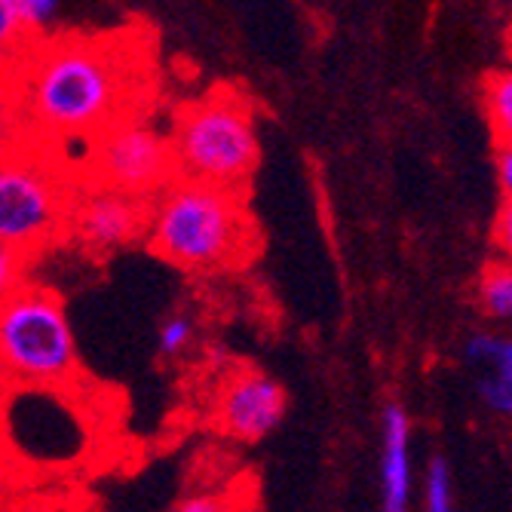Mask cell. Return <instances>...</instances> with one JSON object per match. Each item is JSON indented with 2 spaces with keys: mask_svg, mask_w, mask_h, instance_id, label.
I'll return each mask as SVG.
<instances>
[{
  "mask_svg": "<svg viewBox=\"0 0 512 512\" xmlns=\"http://www.w3.org/2000/svg\"><path fill=\"white\" fill-rule=\"evenodd\" d=\"M169 142L175 178L234 194H246L261 160L252 102L230 86H215L184 102L172 117Z\"/></svg>",
  "mask_w": 512,
  "mask_h": 512,
  "instance_id": "obj_3",
  "label": "cell"
},
{
  "mask_svg": "<svg viewBox=\"0 0 512 512\" xmlns=\"http://www.w3.org/2000/svg\"><path fill=\"white\" fill-rule=\"evenodd\" d=\"M427 512H451V476L442 457H433L427 473Z\"/></svg>",
  "mask_w": 512,
  "mask_h": 512,
  "instance_id": "obj_19",
  "label": "cell"
},
{
  "mask_svg": "<svg viewBox=\"0 0 512 512\" xmlns=\"http://www.w3.org/2000/svg\"><path fill=\"white\" fill-rule=\"evenodd\" d=\"M194 335H197V322L188 313H169L160 322V332H157V350H160V356H166V359L181 356L184 350L194 344Z\"/></svg>",
  "mask_w": 512,
  "mask_h": 512,
  "instance_id": "obj_16",
  "label": "cell"
},
{
  "mask_svg": "<svg viewBox=\"0 0 512 512\" xmlns=\"http://www.w3.org/2000/svg\"><path fill=\"white\" fill-rule=\"evenodd\" d=\"M172 512H255L246 500V488L230 485V488H194L184 494Z\"/></svg>",
  "mask_w": 512,
  "mask_h": 512,
  "instance_id": "obj_14",
  "label": "cell"
},
{
  "mask_svg": "<svg viewBox=\"0 0 512 512\" xmlns=\"http://www.w3.org/2000/svg\"><path fill=\"white\" fill-rule=\"evenodd\" d=\"M154 80V43L145 31L46 37L16 71L31 142L50 151L89 145L111 126L148 114Z\"/></svg>",
  "mask_w": 512,
  "mask_h": 512,
  "instance_id": "obj_1",
  "label": "cell"
},
{
  "mask_svg": "<svg viewBox=\"0 0 512 512\" xmlns=\"http://www.w3.org/2000/svg\"><path fill=\"white\" fill-rule=\"evenodd\" d=\"M509 40H512V28H509Z\"/></svg>",
  "mask_w": 512,
  "mask_h": 512,
  "instance_id": "obj_22",
  "label": "cell"
},
{
  "mask_svg": "<svg viewBox=\"0 0 512 512\" xmlns=\"http://www.w3.org/2000/svg\"><path fill=\"white\" fill-rule=\"evenodd\" d=\"M77 181L102 184L135 200H157L175 181V160L169 132L148 120V114L129 117L96 142L86 145Z\"/></svg>",
  "mask_w": 512,
  "mask_h": 512,
  "instance_id": "obj_6",
  "label": "cell"
},
{
  "mask_svg": "<svg viewBox=\"0 0 512 512\" xmlns=\"http://www.w3.org/2000/svg\"><path fill=\"white\" fill-rule=\"evenodd\" d=\"M494 243L503 252L506 264H512V197H503V206L494 221Z\"/></svg>",
  "mask_w": 512,
  "mask_h": 512,
  "instance_id": "obj_20",
  "label": "cell"
},
{
  "mask_svg": "<svg viewBox=\"0 0 512 512\" xmlns=\"http://www.w3.org/2000/svg\"><path fill=\"white\" fill-rule=\"evenodd\" d=\"M479 301L488 316L494 319H512V264L500 261L491 264L482 273L479 283Z\"/></svg>",
  "mask_w": 512,
  "mask_h": 512,
  "instance_id": "obj_15",
  "label": "cell"
},
{
  "mask_svg": "<svg viewBox=\"0 0 512 512\" xmlns=\"http://www.w3.org/2000/svg\"><path fill=\"white\" fill-rule=\"evenodd\" d=\"M25 276H28V258L0 243V304H7L25 286Z\"/></svg>",
  "mask_w": 512,
  "mask_h": 512,
  "instance_id": "obj_18",
  "label": "cell"
},
{
  "mask_svg": "<svg viewBox=\"0 0 512 512\" xmlns=\"http://www.w3.org/2000/svg\"><path fill=\"white\" fill-rule=\"evenodd\" d=\"M151 203L126 197L102 184L77 181L71 212H68V240L89 255H111L135 240H145Z\"/></svg>",
  "mask_w": 512,
  "mask_h": 512,
  "instance_id": "obj_7",
  "label": "cell"
},
{
  "mask_svg": "<svg viewBox=\"0 0 512 512\" xmlns=\"http://www.w3.org/2000/svg\"><path fill=\"white\" fill-rule=\"evenodd\" d=\"M16 13L34 40H46V31L59 22L62 4L59 0H16Z\"/></svg>",
  "mask_w": 512,
  "mask_h": 512,
  "instance_id": "obj_17",
  "label": "cell"
},
{
  "mask_svg": "<svg viewBox=\"0 0 512 512\" xmlns=\"http://www.w3.org/2000/svg\"><path fill=\"white\" fill-rule=\"evenodd\" d=\"M463 356L482 402L491 411L512 417V338L476 335Z\"/></svg>",
  "mask_w": 512,
  "mask_h": 512,
  "instance_id": "obj_9",
  "label": "cell"
},
{
  "mask_svg": "<svg viewBox=\"0 0 512 512\" xmlns=\"http://www.w3.org/2000/svg\"><path fill=\"white\" fill-rule=\"evenodd\" d=\"M145 243L188 273H224L252 258L258 230L246 194L175 178L151 200Z\"/></svg>",
  "mask_w": 512,
  "mask_h": 512,
  "instance_id": "obj_2",
  "label": "cell"
},
{
  "mask_svg": "<svg viewBox=\"0 0 512 512\" xmlns=\"http://www.w3.org/2000/svg\"><path fill=\"white\" fill-rule=\"evenodd\" d=\"M80 353L62 298L25 283L0 304V381L10 387L50 390L77 378Z\"/></svg>",
  "mask_w": 512,
  "mask_h": 512,
  "instance_id": "obj_4",
  "label": "cell"
},
{
  "mask_svg": "<svg viewBox=\"0 0 512 512\" xmlns=\"http://www.w3.org/2000/svg\"><path fill=\"white\" fill-rule=\"evenodd\" d=\"M215 424L234 442H261L286 414V390L255 368H237L227 375L215 396Z\"/></svg>",
  "mask_w": 512,
  "mask_h": 512,
  "instance_id": "obj_8",
  "label": "cell"
},
{
  "mask_svg": "<svg viewBox=\"0 0 512 512\" xmlns=\"http://www.w3.org/2000/svg\"><path fill=\"white\" fill-rule=\"evenodd\" d=\"M485 111L491 132L497 138V148H512V68L497 71L485 80Z\"/></svg>",
  "mask_w": 512,
  "mask_h": 512,
  "instance_id": "obj_13",
  "label": "cell"
},
{
  "mask_svg": "<svg viewBox=\"0 0 512 512\" xmlns=\"http://www.w3.org/2000/svg\"><path fill=\"white\" fill-rule=\"evenodd\" d=\"M31 142L13 74H0V160L13 157Z\"/></svg>",
  "mask_w": 512,
  "mask_h": 512,
  "instance_id": "obj_11",
  "label": "cell"
},
{
  "mask_svg": "<svg viewBox=\"0 0 512 512\" xmlns=\"http://www.w3.org/2000/svg\"><path fill=\"white\" fill-rule=\"evenodd\" d=\"M74 188L59 154L37 142L0 160V243L31 258L68 237Z\"/></svg>",
  "mask_w": 512,
  "mask_h": 512,
  "instance_id": "obj_5",
  "label": "cell"
},
{
  "mask_svg": "<svg viewBox=\"0 0 512 512\" xmlns=\"http://www.w3.org/2000/svg\"><path fill=\"white\" fill-rule=\"evenodd\" d=\"M411 424L402 405L384 411V451H381V497L384 512H408L411 503Z\"/></svg>",
  "mask_w": 512,
  "mask_h": 512,
  "instance_id": "obj_10",
  "label": "cell"
},
{
  "mask_svg": "<svg viewBox=\"0 0 512 512\" xmlns=\"http://www.w3.org/2000/svg\"><path fill=\"white\" fill-rule=\"evenodd\" d=\"M497 181L503 188V197H512V148L509 145L497 148Z\"/></svg>",
  "mask_w": 512,
  "mask_h": 512,
  "instance_id": "obj_21",
  "label": "cell"
},
{
  "mask_svg": "<svg viewBox=\"0 0 512 512\" xmlns=\"http://www.w3.org/2000/svg\"><path fill=\"white\" fill-rule=\"evenodd\" d=\"M37 40L25 31L19 13H16V0H0V74H13L31 53V46Z\"/></svg>",
  "mask_w": 512,
  "mask_h": 512,
  "instance_id": "obj_12",
  "label": "cell"
}]
</instances>
